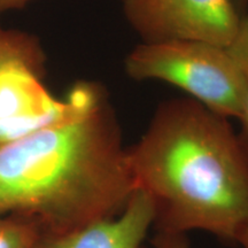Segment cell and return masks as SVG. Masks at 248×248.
Returning <instances> with one entry per match:
<instances>
[{
	"label": "cell",
	"mask_w": 248,
	"mask_h": 248,
	"mask_svg": "<svg viewBox=\"0 0 248 248\" xmlns=\"http://www.w3.org/2000/svg\"><path fill=\"white\" fill-rule=\"evenodd\" d=\"M69 93L60 120L0 142V215L28 222L42 240L115 217L137 190L104 92L80 83Z\"/></svg>",
	"instance_id": "cell-1"
},
{
	"label": "cell",
	"mask_w": 248,
	"mask_h": 248,
	"mask_svg": "<svg viewBox=\"0 0 248 248\" xmlns=\"http://www.w3.org/2000/svg\"><path fill=\"white\" fill-rule=\"evenodd\" d=\"M126 156L156 231L237 244L248 225V155L226 117L194 99L169 101Z\"/></svg>",
	"instance_id": "cell-2"
},
{
	"label": "cell",
	"mask_w": 248,
	"mask_h": 248,
	"mask_svg": "<svg viewBox=\"0 0 248 248\" xmlns=\"http://www.w3.org/2000/svg\"><path fill=\"white\" fill-rule=\"evenodd\" d=\"M125 69L132 78L177 86L226 119L240 120L248 107V76L222 46L194 40L146 43L128 55Z\"/></svg>",
	"instance_id": "cell-3"
},
{
	"label": "cell",
	"mask_w": 248,
	"mask_h": 248,
	"mask_svg": "<svg viewBox=\"0 0 248 248\" xmlns=\"http://www.w3.org/2000/svg\"><path fill=\"white\" fill-rule=\"evenodd\" d=\"M124 11L147 43L194 40L228 47L241 20L233 0H125Z\"/></svg>",
	"instance_id": "cell-4"
},
{
	"label": "cell",
	"mask_w": 248,
	"mask_h": 248,
	"mask_svg": "<svg viewBox=\"0 0 248 248\" xmlns=\"http://www.w3.org/2000/svg\"><path fill=\"white\" fill-rule=\"evenodd\" d=\"M43 74L26 63L0 70V142L30 135L70 110V93L64 99L53 97L40 80Z\"/></svg>",
	"instance_id": "cell-5"
},
{
	"label": "cell",
	"mask_w": 248,
	"mask_h": 248,
	"mask_svg": "<svg viewBox=\"0 0 248 248\" xmlns=\"http://www.w3.org/2000/svg\"><path fill=\"white\" fill-rule=\"evenodd\" d=\"M154 224V210L147 195L136 190L122 212L115 217L40 241L37 248H144Z\"/></svg>",
	"instance_id": "cell-6"
},
{
	"label": "cell",
	"mask_w": 248,
	"mask_h": 248,
	"mask_svg": "<svg viewBox=\"0 0 248 248\" xmlns=\"http://www.w3.org/2000/svg\"><path fill=\"white\" fill-rule=\"evenodd\" d=\"M45 57L33 36L0 26V70L13 63H26L44 73Z\"/></svg>",
	"instance_id": "cell-7"
},
{
	"label": "cell",
	"mask_w": 248,
	"mask_h": 248,
	"mask_svg": "<svg viewBox=\"0 0 248 248\" xmlns=\"http://www.w3.org/2000/svg\"><path fill=\"white\" fill-rule=\"evenodd\" d=\"M40 241L42 235L28 222L0 215V248H37Z\"/></svg>",
	"instance_id": "cell-8"
},
{
	"label": "cell",
	"mask_w": 248,
	"mask_h": 248,
	"mask_svg": "<svg viewBox=\"0 0 248 248\" xmlns=\"http://www.w3.org/2000/svg\"><path fill=\"white\" fill-rule=\"evenodd\" d=\"M226 48L248 76V14L241 17L237 33Z\"/></svg>",
	"instance_id": "cell-9"
},
{
	"label": "cell",
	"mask_w": 248,
	"mask_h": 248,
	"mask_svg": "<svg viewBox=\"0 0 248 248\" xmlns=\"http://www.w3.org/2000/svg\"><path fill=\"white\" fill-rule=\"evenodd\" d=\"M151 248H190V245L186 233L156 231Z\"/></svg>",
	"instance_id": "cell-10"
},
{
	"label": "cell",
	"mask_w": 248,
	"mask_h": 248,
	"mask_svg": "<svg viewBox=\"0 0 248 248\" xmlns=\"http://www.w3.org/2000/svg\"><path fill=\"white\" fill-rule=\"evenodd\" d=\"M31 0H0V14L11 9H18L26 6Z\"/></svg>",
	"instance_id": "cell-11"
},
{
	"label": "cell",
	"mask_w": 248,
	"mask_h": 248,
	"mask_svg": "<svg viewBox=\"0 0 248 248\" xmlns=\"http://www.w3.org/2000/svg\"><path fill=\"white\" fill-rule=\"evenodd\" d=\"M239 121L241 123V132L239 137H240L241 142H243L244 145L245 151H246V153L248 155V107L246 111H245L244 116L241 117Z\"/></svg>",
	"instance_id": "cell-12"
},
{
	"label": "cell",
	"mask_w": 248,
	"mask_h": 248,
	"mask_svg": "<svg viewBox=\"0 0 248 248\" xmlns=\"http://www.w3.org/2000/svg\"><path fill=\"white\" fill-rule=\"evenodd\" d=\"M237 244L240 245L241 248H248V225H247V228L243 231V233L240 234Z\"/></svg>",
	"instance_id": "cell-13"
},
{
	"label": "cell",
	"mask_w": 248,
	"mask_h": 248,
	"mask_svg": "<svg viewBox=\"0 0 248 248\" xmlns=\"http://www.w3.org/2000/svg\"><path fill=\"white\" fill-rule=\"evenodd\" d=\"M233 1H234L235 6H237L238 11H239V9H240L241 7H245V5L247 4L248 0H233Z\"/></svg>",
	"instance_id": "cell-14"
}]
</instances>
